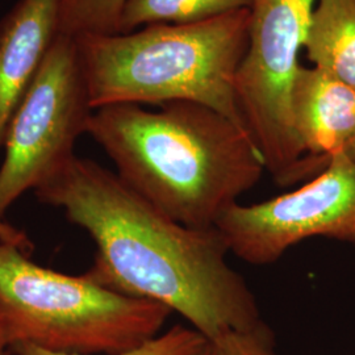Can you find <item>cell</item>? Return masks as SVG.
Masks as SVG:
<instances>
[{"label": "cell", "mask_w": 355, "mask_h": 355, "mask_svg": "<svg viewBox=\"0 0 355 355\" xmlns=\"http://www.w3.org/2000/svg\"><path fill=\"white\" fill-rule=\"evenodd\" d=\"M316 0H250L249 44L236 76L246 132L279 186L304 180L305 154L295 136L291 87Z\"/></svg>", "instance_id": "5b68a950"}, {"label": "cell", "mask_w": 355, "mask_h": 355, "mask_svg": "<svg viewBox=\"0 0 355 355\" xmlns=\"http://www.w3.org/2000/svg\"><path fill=\"white\" fill-rule=\"evenodd\" d=\"M35 193L87 232L96 248L87 272L103 286L165 305L208 343L267 327L218 229L177 223L114 171L76 155Z\"/></svg>", "instance_id": "6da1fadb"}, {"label": "cell", "mask_w": 355, "mask_h": 355, "mask_svg": "<svg viewBox=\"0 0 355 355\" xmlns=\"http://www.w3.org/2000/svg\"><path fill=\"white\" fill-rule=\"evenodd\" d=\"M292 127L305 161L327 167L355 141V89L318 67L300 66L291 87Z\"/></svg>", "instance_id": "ba28073f"}, {"label": "cell", "mask_w": 355, "mask_h": 355, "mask_svg": "<svg viewBox=\"0 0 355 355\" xmlns=\"http://www.w3.org/2000/svg\"><path fill=\"white\" fill-rule=\"evenodd\" d=\"M127 0H61L60 35L80 38L120 33Z\"/></svg>", "instance_id": "7c38bea8"}, {"label": "cell", "mask_w": 355, "mask_h": 355, "mask_svg": "<svg viewBox=\"0 0 355 355\" xmlns=\"http://www.w3.org/2000/svg\"><path fill=\"white\" fill-rule=\"evenodd\" d=\"M87 135L125 184L190 228H216L266 173L249 133L199 103H167L158 111L105 105L94 111Z\"/></svg>", "instance_id": "7a4b0ae2"}, {"label": "cell", "mask_w": 355, "mask_h": 355, "mask_svg": "<svg viewBox=\"0 0 355 355\" xmlns=\"http://www.w3.org/2000/svg\"><path fill=\"white\" fill-rule=\"evenodd\" d=\"M0 312L11 343L57 353L119 355L158 337L174 313L114 291L89 272L67 275L0 242Z\"/></svg>", "instance_id": "277c9868"}, {"label": "cell", "mask_w": 355, "mask_h": 355, "mask_svg": "<svg viewBox=\"0 0 355 355\" xmlns=\"http://www.w3.org/2000/svg\"><path fill=\"white\" fill-rule=\"evenodd\" d=\"M192 355H220L218 354V352H217V349H216L215 345L212 343H208L205 346H204L202 350H199L198 353H195V354Z\"/></svg>", "instance_id": "e0dca14e"}, {"label": "cell", "mask_w": 355, "mask_h": 355, "mask_svg": "<svg viewBox=\"0 0 355 355\" xmlns=\"http://www.w3.org/2000/svg\"><path fill=\"white\" fill-rule=\"evenodd\" d=\"M250 0H127L120 20V33L157 24H193L248 8Z\"/></svg>", "instance_id": "8fae6325"}, {"label": "cell", "mask_w": 355, "mask_h": 355, "mask_svg": "<svg viewBox=\"0 0 355 355\" xmlns=\"http://www.w3.org/2000/svg\"><path fill=\"white\" fill-rule=\"evenodd\" d=\"M249 24V8H241L193 24L76 38L92 108L199 103L245 129L234 85Z\"/></svg>", "instance_id": "3957f363"}, {"label": "cell", "mask_w": 355, "mask_h": 355, "mask_svg": "<svg viewBox=\"0 0 355 355\" xmlns=\"http://www.w3.org/2000/svg\"><path fill=\"white\" fill-rule=\"evenodd\" d=\"M303 51L313 67L355 89V0H316Z\"/></svg>", "instance_id": "30bf717a"}, {"label": "cell", "mask_w": 355, "mask_h": 355, "mask_svg": "<svg viewBox=\"0 0 355 355\" xmlns=\"http://www.w3.org/2000/svg\"><path fill=\"white\" fill-rule=\"evenodd\" d=\"M0 355H13L12 343H11L1 312H0Z\"/></svg>", "instance_id": "2e32d148"}, {"label": "cell", "mask_w": 355, "mask_h": 355, "mask_svg": "<svg viewBox=\"0 0 355 355\" xmlns=\"http://www.w3.org/2000/svg\"><path fill=\"white\" fill-rule=\"evenodd\" d=\"M212 343L220 355H278L274 333L268 327L248 333H229Z\"/></svg>", "instance_id": "5bb4252c"}, {"label": "cell", "mask_w": 355, "mask_h": 355, "mask_svg": "<svg viewBox=\"0 0 355 355\" xmlns=\"http://www.w3.org/2000/svg\"><path fill=\"white\" fill-rule=\"evenodd\" d=\"M207 343L208 341L198 330L175 325L140 347L119 355H192L202 350ZM12 352L13 355H85L57 353L26 343H13Z\"/></svg>", "instance_id": "4fadbf2b"}, {"label": "cell", "mask_w": 355, "mask_h": 355, "mask_svg": "<svg viewBox=\"0 0 355 355\" xmlns=\"http://www.w3.org/2000/svg\"><path fill=\"white\" fill-rule=\"evenodd\" d=\"M76 38L58 35L13 114L0 166V218L70 162L94 114Z\"/></svg>", "instance_id": "8992f818"}, {"label": "cell", "mask_w": 355, "mask_h": 355, "mask_svg": "<svg viewBox=\"0 0 355 355\" xmlns=\"http://www.w3.org/2000/svg\"><path fill=\"white\" fill-rule=\"evenodd\" d=\"M216 228L229 252L253 266L274 263L312 237L355 245V158L337 153L299 189L261 203L234 204Z\"/></svg>", "instance_id": "52a82bcc"}, {"label": "cell", "mask_w": 355, "mask_h": 355, "mask_svg": "<svg viewBox=\"0 0 355 355\" xmlns=\"http://www.w3.org/2000/svg\"><path fill=\"white\" fill-rule=\"evenodd\" d=\"M343 153H346L347 155H350V157H353V158H355V141Z\"/></svg>", "instance_id": "ac0fdd59"}, {"label": "cell", "mask_w": 355, "mask_h": 355, "mask_svg": "<svg viewBox=\"0 0 355 355\" xmlns=\"http://www.w3.org/2000/svg\"><path fill=\"white\" fill-rule=\"evenodd\" d=\"M0 242L16 246L26 253H29L33 248V243L23 230L4 223L3 218H0Z\"/></svg>", "instance_id": "9a60e30c"}, {"label": "cell", "mask_w": 355, "mask_h": 355, "mask_svg": "<svg viewBox=\"0 0 355 355\" xmlns=\"http://www.w3.org/2000/svg\"><path fill=\"white\" fill-rule=\"evenodd\" d=\"M61 0H19L0 21V148L54 40Z\"/></svg>", "instance_id": "9c48e42d"}]
</instances>
